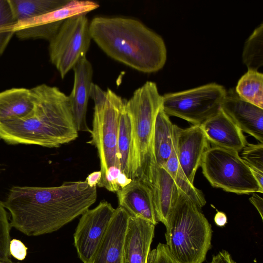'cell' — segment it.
Here are the masks:
<instances>
[{"instance_id":"cell-3","label":"cell","mask_w":263,"mask_h":263,"mask_svg":"<svg viewBox=\"0 0 263 263\" xmlns=\"http://www.w3.org/2000/svg\"><path fill=\"white\" fill-rule=\"evenodd\" d=\"M91 39L109 57L138 71H157L166 60L162 37L140 21L124 17H94Z\"/></svg>"},{"instance_id":"cell-32","label":"cell","mask_w":263,"mask_h":263,"mask_svg":"<svg viewBox=\"0 0 263 263\" xmlns=\"http://www.w3.org/2000/svg\"><path fill=\"white\" fill-rule=\"evenodd\" d=\"M210 263H236V262L233 260L228 252L223 250L216 255H213L212 261Z\"/></svg>"},{"instance_id":"cell-19","label":"cell","mask_w":263,"mask_h":263,"mask_svg":"<svg viewBox=\"0 0 263 263\" xmlns=\"http://www.w3.org/2000/svg\"><path fill=\"white\" fill-rule=\"evenodd\" d=\"M150 186L157 219L166 226L179 200L181 193L166 170L157 165Z\"/></svg>"},{"instance_id":"cell-23","label":"cell","mask_w":263,"mask_h":263,"mask_svg":"<svg viewBox=\"0 0 263 263\" xmlns=\"http://www.w3.org/2000/svg\"><path fill=\"white\" fill-rule=\"evenodd\" d=\"M16 24L53 11L69 0H8Z\"/></svg>"},{"instance_id":"cell-14","label":"cell","mask_w":263,"mask_h":263,"mask_svg":"<svg viewBox=\"0 0 263 263\" xmlns=\"http://www.w3.org/2000/svg\"><path fill=\"white\" fill-rule=\"evenodd\" d=\"M73 86L70 100L71 111L78 131L90 132L86 120L89 98L93 84L92 67L86 56L82 57L73 68Z\"/></svg>"},{"instance_id":"cell-4","label":"cell","mask_w":263,"mask_h":263,"mask_svg":"<svg viewBox=\"0 0 263 263\" xmlns=\"http://www.w3.org/2000/svg\"><path fill=\"white\" fill-rule=\"evenodd\" d=\"M200 209L181 193L165 226V245L178 263H202L211 248V226Z\"/></svg>"},{"instance_id":"cell-6","label":"cell","mask_w":263,"mask_h":263,"mask_svg":"<svg viewBox=\"0 0 263 263\" xmlns=\"http://www.w3.org/2000/svg\"><path fill=\"white\" fill-rule=\"evenodd\" d=\"M90 97L95 107L91 129V139L87 143L95 146L100 163L101 179L98 186L102 187L108 170L119 168L118 136L119 117L125 100L109 88L106 91L92 84Z\"/></svg>"},{"instance_id":"cell-31","label":"cell","mask_w":263,"mask_h":263,"mask_svg":"<svg viewBox=\"0 0 263 263\" xmlns=\"http://www.w3.org/2000/svg\"><path fill=\"white\" fill-rule=\"evenodd\" d=\"M9 252L11 256L18 260H23L25 259L28 248L20 240L13 239L9 243Z\"/></svg>"},{"instance_id":"cell-21","label":"cell","mask_w":263,"mask_h":263,"mask_svg":"<svg viewBox=\"0 0 263 263\" xmlns=\"http://www.w3.org/2000/svg\"><path fill=\"white\" fill-rule=\"evenodd\" d=\"M125 101L119 120L118 159L120 171L133 180L136 178L135 156L131 120L125 108Z\"/></svg>"},{"instance_id":"cell-24","label":"cell","mask_w":263,"mask_h":263,"mask_svg":"<svg viewBox=\"0 0 263 263\" xmlns=\"http://www.w3.org/2000/svg\"><path fill=\"white\" fill-rule=\"evenodd\" d=\"M163 167L172 177L182 194L188 197L199 209L205 204L206 200L202 191L189 181L180 167L174 141L171 155Z\"/></svg>"},{"instance_id":"cell-17","label":"cell","mask_w":263,"mask_h":263,"mask_svg":"<svg viewBox=\"0 0 263 263\" xmlns=\"http://www.w3.org/2000/svg\"><path fill=\"white\" fill-rule=\"evenodd\" d=\"M155 225L130 216L123 245V263H147Z\"/></svg>"},{"instance_id":"cell-26","label":"cell","mask_w":263,"mask_h":263,"mask_svg":"<svg viewBox=\"0 0 263 263\" xmlns=\"http://www.w3.org/2000/svg\"><path fill=\"white\" fill-rule=\"evenodd\" d=\"M248 69L258 70L263 65V24L261 23L246 40L242 53Z\"/></svg>"},{"instance_id":"cell-10","label":"cell","mask_w":263,"mask_h":263,"mask_svg":"<svg viewBox=\"0 0 263 263\" xmlns=\"http://www.w3.org/2000/svg\"><path fill=\"white\" fill-rule=\"evenodd\" d=\"M99 4L91 1H69L65 5L44 14L16 24L15 34L21 40L44 39L49 42L66 19L97 9Z\"/></svg>"},{"instance_id":"cell-34","label":"cell","mask_w":263,"mask_h":263,"mask_svg":"<svg viewBox=\"0 0 263 263\" xmlns=\"http://www.w3.org/2000/svg\"><path fill=\"white\" fill-rule=\"evenodd\" d=\"M101 172L100 171H96L88 175L85 181L90 187L97 186L101 179Z\"/></svg>"},{"instance_id":"cell-20","label":"cell","mask_w":263,"mask_h":263,"mask_svg":"<svg viewBox=\"0 0 263 263\" xmlns=\"http://www.w3.org/2000/svg\"><path fill=\"white\" fill-rule=\"evenodd\" d=\"M34 106L31 89L12 88L0 92V122L27 116Z\"/></svg>"},{"instance_id":"cell-5","label":"cell","mask_w":263,"mask_h":263,"mask_svg":"<svg viewBox=\"0 0 263 263\" xmlns=\"http://www.w3.org/2000/svg\"><path fill=\"white\" fill-rule=\"evenodd\" d=\"M162 104V96L152 81L145 82L125 101L132 123L136 178L149 186L157 166L153 145L155 123Z\"/></svg>"},{"instance_id":"cell-25","label":"cell","mask_w":263,"mask_h":263,"mask_svg":"<svg viewBox=\"0 0 263 263\" xmlns=\"http://www.w3.org/2000/svg\"><path fill=\"white\" fill-rule=\"evenodd\" d=\"M235 90L243 100L263 109V74L248 69L238 80Z\"/></svg>"},{"instance_id":"cell-16","label":"cell","mask_w":263,"mask_h":263,"mask_svg":"<svg viewBox=\"0 0 263 263\" xmlns=\"http://www.w3.org/2000/svg\"><path fill=\"white\" fill-rule=\"evenodd\" d=\"M117 194L119 206L130 216L146 220L155 226L158 223L152 190L145 182L139 178L133 179Z\"/></svg>"},{"instance_id":"cell-7","label":"cell","mask_w":263,"mask_h":263,"mask_svg":"<svg viewBox=\"0 0 263 263\" xmlns=\"http://www.w3.org/2000/svg\"><path fill=\"white\" fill-rule=\"evenodd\" d=\"M200 167L211 185L237 194L262 193L249 166L238 153L210 147L204 153Z\"/></svg>"},{"instance_id":"cell-13","label":"cell","mask_w":263,"mask_h":263,"mask_svg":"<svg viewBox=\"0 0 263 263\" xmlns=\"http://www.w3.org/2000/svg\"><path fill=\"white\" fill-rule=\"evenodd\" d=\"M221 109L242 131L263 143V109L240 98L235 89L227 90Z\"/></svg>"},{"instance_id":"cell-22","label":"cell","mask_w":263,"mask_h":263,"mask_svg":"<svg viewBox=\"0 0 263 263\" xmlns=\"http://www.w3.org/2000/svg\"><path fill=\"white\" fill-rule=\"evenodd\" d=\"M173 126L161 106L156 116L154 134V153L157 166L163 167L171 155L174 145Z\"/></svg>"},{"instance_id":"cell-33","label":"cell","mask_w":263,"mask_h":263,"mask_svg":"<svg viewBox=\"0 0 263 263\" xmlns=\"http://www.w3.org/2000/svg\"><path fill=\"white\" fill-rule=\"evenodd\" d=\"M249 200L258 212L261 219H263V199L256 193L250 197Z\"/></svg>"},{"instance_id":"cell-35","label":"cell","mask_w":263,"mask_h":263,"mask_svg":"<svg viewBox=\"0 0 263 263\" xmlns=\"http://www.w3.org/2000/svg\"><path fill=\"white\" fill-rule=\"evenodd\" d=\"M214 221L218 226L223 227L227 222V216L222 212H218L214 217Z\"/></svg>"},{"instance_id":"cell-37","label":"cell","mask_w":263,"mask_h":263,"mask_svg":"<svg viewBox=\"0 0 263 263\" xmlns=\"http://www.w3.org/2000/svg\"><path fill=\"white\" fill-rule=\"evenodd\" d=\"M1 263V262H0ZM10 263H20V262H10Z\"/></svg>"},{"instance_id":"cell-12","label":"cell","mask_w":263,"mask_h":263,"mask_svg":"<svg viewBox=\"0 0 263 263\" xmlns=\"http://www.w3.org/2000/svg\"><path fill=\"white\" fill-rule=\"evenodd\" d=\"M174 141L179 164L189 181L194 184L203 155L210 147L200 125L182 128L173 126Z\"/></svg>"},{"instance_id":"cell-1","label":"cell","mask_w":263,"mask_h":263,"mask_svg":"<svg viewBox=\"0 0 263 263\" xmlns=\"http://www.w3.org/2000/svg\"><path fill=\"white\" fill-rule=\"evenodd\" d=\"M97 198V186L84 181L58 186H13L3 202L10 225L24 234L36 236L56 231L82 215Z\"/></svg>"},{"instance_id":"cell-2","label":"cell","mask_w":263,"mask_h":263,"mask_svg":"<svg viewBox=\"0 0 263 263\" xmlns=\"http://www.w3.org/2000/svg\"><path fill=\"white\" fill-rule=\"evenodd\" d=\"M34 106L27 116L0 122V138L11 144L59 147L78 137L69 96L42 84L31 88Z\"/></svg>"},{"instance_id":"cell-36","label":"cell","mask_w":263,"mask_h":263,"mask_svg":"<svg viewBox=\"0 0 263 263\" xmlns=\"http://www.w3.org/2000/svg\"><path fill=\"white\" fill-rule=\"evenodd\" d=\"M132 180V179L128 178L124 174L121 172L118 177L117 182L121 189L129 184Z\"/></svg>"},{"instance_id":"cell-9","label":"cell","mask_w":263,"mask_h":263,"mask_svg":"<svg viewBox=\"0 0 263 263\" xmlns=\"http://www.w3.org/2000/svg\"><path fill=\"white\" fill-rule=\"evenodd\" d=\"M89 23L85 14L65 20L49 41L51 63L63 79L89 49L91 37Z\"/></svg>"},{"instance_id":"cell-29","label":"cell","mask_w":263,"mask_h":263,"mask_svg":"<svg viewBox=\"0 0 263 263\" xmlns=\"http://www.w3.org/2000/svg\"><path fill=\"white\" fill-rule=\"evenodd\" d=\"M241 152V158L251 170L263 172V143H247Z\"/></svg>"},{"instance_id":"cell-27","label":"cell","mask_w":263,"mask_h":263,"mask_svg":"<svg viewBox=\"0 0 263 263\" xmlns=\"http://www.w3.org/2000/svg\"><path fill=\"white\" fill-rule=\"evenodd\" d=\"M16 24L8 0H0V57L13 35Z\"/></svg>"},{"instance_id":"cell-15","label":"cell","mask_w":263,"mask_h":263,"mask_svg":"<svg viewBox=\"0 0 263 263\" xmlns=\"http://www.w3.org/2000/svg\"><path fill=\"white\" fill-rule=\"evenodd\" d=\"M199 125L212 146L239 153L248 143L242 132L221 108Z\"/></svg>"},{"instance_id":"cell-18","label":"cell","mask_w":263,"mask_h":263,"mask_svg":"<svg viewBox=\"0 0 263 263\" xmlns=\"http://www.w3.org/2000/svg\"><path fill=\"white\" fill-rule=\"evenodd\" d=\"M129 215L115 210L108 230L90 263H123V245Z\"/></svg>"},{"instance_id":"cell-11","label":"cell","mask_w":263,"mask_h":263,"mask_svg":"<svg viewBox=\"0 0 263 263\" xmlns=\"http://www.w3.org/2000/svg\"><path fill=\"white\" fill-rule=\"evenodd\" d=\"M111 204L101 201L82 215L73 235L74 245L83 263H90L98 249L115 212Z\"/></svg>"},{"instance_id":"cell-28","label":"cell","mask_w":263,"mask_h":263,"mask_svg":"<svg viewBox=\"0 0 263 263\" xmlns=\"http://www.w3.org/2000/svg\"><path fill=\"white\" fill-rule=\"evenodd\" d=\"M10 222H9L7 211L3 202L0 201V262L10 263L11 255L9 252L10 241Z\"/></svg>"},{"instance_id":"cell-30","label":"cell","mask_w":263,"mask_h":263,"mask_svg":"<svg viewBox=\"0 0 263 263\" xmlns=\"http://www.w3.org/2000/svg\"><path fill=\"white\" fill-rule=\"evenodd\" d=\"M147 263H178L171 256L165 244L159 243L150 251Z\"/></svg>"},{"instance_id":"cell-8","label":"cell","mask_w":263,"mask_h":263,"mask_svg":"<svg viewBox=\"0 0 263 263\" xmlns=\"http://www.w3.org/2000/svg\"><path fill=\"white\" fill-rule=\"evenodd\" d=\"M224 87L215 83L162 96V107L169 116H175L200 125L221 108L226 95Z\"/></svg>"}]
</instances>
